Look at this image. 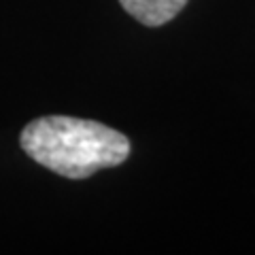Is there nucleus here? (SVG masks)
<instances>
[{
	"label": "nucleus",
	"instance_id": "f257e3e1",
	"mask_svg": "<svg viewBox=\"0 0 255 255\" xmlns=\"http://www.w3.org/2000/svg\"><path fill=\"white\" fill-rule=\"evenodd\" d=\"M19 145L36 164L66 179H87L102 168H115L130 155L122 132L92 119L49 115L21 130Z\"/></svg>",
	"mask_w": 255,
	"mask_h": 255
},
{
	"label": "nucleus",
	"instance_id": "f03ea898",
	"mask_svg": "<svg viewBox=\"0 0 255 255\" xmlns=\"http://www.w3.org/2000/svg\"><path fill=\"white\" fill-rule=\"evenodd\" d=\"M119 2L126 13H130L142 26L157 28L177 17L187 0H119Z\"/></svg>",
	"mask_w": 255,
	"mask_h": 255
}]
</instances>
